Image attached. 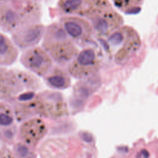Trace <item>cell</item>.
Here are the masks:
<instances>
[{
	"label": "cell",
	"mask_w": 158,
	"mask_h": 158,
	"mask_svg": "<svg viewBox=\"0 0 158 158\" xmlns=\"http://www.w3.org/2000/svg\"><path fill=\"white\" fill-rule=\"evenodd\" d=\"M40 2L12 0L0 3V26L4 33H12L30 24L41 22Z\"/></svg>",
	"instance_id": "obj_1"
},
{
	"label": "cell",
	"mask_w": 158,
	"mask_h": 158,
	"mask_svg": "<svg viewBox=\"0 0 158 158\" xmlns=\"http://www.w3.org/2000/svg\"><path fill=\"white\" fill-rule=\"evenodd\" d=\"M41 46L50 55L53 61L61 66L69 65L80 51L59 21L46 27Z\"/></svg>",
	"instance_id": "obj_2"
},
{
	"label": "cell",
	"mask_w": 158,
	"mask_h": 158,
	"mask_svg": "<svg viewBox=\"0 0 158 158\" xmlns=\"http://www.w3.org/2000/svg\"><path fill=\"white\" fill-rule=\"evenodd\" d=\"M111 57L115 63L127 62L139 49L141 44L137 31L131 26L122 25L107 38Z\"/></svg>",
	"instance_id": "obj_3"
},
{
	"label": "cell",
	"mask_w": 158,
	"mask_h": 158,
	"mask_svg": "<svg viewBox=\"0 0 158 158\" xmlns=\"http://www.w3.org/2000/svg\"><path fill=\"white\" fill-rule=\"evenodd\" d=\"M103 50L95 36L91 43L83 48L68 65L69 73L81 79L96 73L101 66Z\"/></svg>",
	"instance_id": "obj_4"
},
{
	"label": "cell",
	"mask_w": 158,
	"mask_h": 158,
	"mask_svg": "<svg viewBox=\"0 0 158 158\" xmlns=\"http://www.w3.org/2000/svg\"><path fill=\"white\" fill-rule=\"evenodd\" d=\"M36 78L31 73L1 68V98L10 99L23 88H37Z\"/></svg>",
	"instance_id": "obj_5"
},
{
	"label": "cell",
	"mask_w": 158,
	"mask_h": 158,
	"mask_svg": "<svg viewBox=\"0 0 158 158\" xmlns=\"http://www.w3.org/2000/svg\"><path fill=\"white\" fill-rule=\"evenodd\" d=\"M57 6L64 15H76L87 20L112 7L109 0H58Z\"/></svg>",
	"instance_id": "obj_6"
},
{
	"label": "cell",
	"mask_w": 158,
	"mask_h": 158,
	"mask_svg": "<svg viewBox=\"0 0 158 158\" xmlns=\"http://www.w3.org/2000/svg\"><path fill=\"white\" fill-rule=\"evenodd\" d=\"M59 22L69 37L79 46L83 48L88 45L94 38L91 23L83 17L62 15Z\"/></svg>",
	"instance_id": "obj_7"
},
{
	"label": "cell",
	"mask_w": 158,
	"mask_h": 158,
	"mask_svg": "<svg viewBox=\"0 0 158 158\" xmlns=\"http://www.w3.org/2000/svg\"><path fill=\"white\" fill-rule=\"evenodd\" d=\"M20 62L30 71L44 77L52 67L53 60L42 46H35L23 51Z\"/></svg>",
	"instance_id": "obj_8"
},
{
	"label": "cell",
	"mask_w": 158,
	"mask_h": 158,
	"mask_svg": "<svg viewBox=\"0 0 158 158\" xmlns=\"http://www.w3.org/2000/svg\"><path fill=\"white\" fill-rule=\"evenodd\" d=\"M88 20L92 25L94 35L105 38L123 25L124 23L122 16L113 7L98 13Z\"/></svg>",
	"instance_id": "obj_9"
},
{
	"label": "cell",
	"mask_w": 158,
	"mask_h": 158,
	"mask_svg": "<svg viewBox=\"0 0 158 158\" xmlns=\"http://www.w3.org/2000/svg\"><path fill=\"white\" fill-rule=\"evenodd\" d=\"M46 27L36 23L23 26L11 33V39L19 49L24 51L36 46L44 35Z\"/></svg>",
	"instance_id": "obj_10"
},
{
	"label": "cell",
	"mask_w": 158,
	"mask_h": 158,
	"mask_svg": "<svg viewBox=\"0 0 158 158\" xmlns=\"http://www.w3.org/2000/svg\"><path fill=\"white\" fill-rule=\"evenodd\" d=\"M45 123L40 118H31L25 121L20 127V136L27 145L35 146L47 133Z\"/></svg>",
	"instance_id": "obj_11"
},
{
	"label": "cell",
	"mask_w": 158,
	"mask_h": 158,
	"mask_svg": "<svg viewBox=\"0 0 158 158\" xmlns=\"http://www.w3.org/2000/svg\"><path fill=\"white\" fill-rule=\"evenodd\" d=\"M39 96L43 104L45 117H59L67 112L65 103L58 93H44Z\"/></svg>",
	"instance_id": "obj_12"
},
{
	"label": "cell",
	"mask_w": 158,
	"mask_h": 158,
	"mask_svg": "<svg viewBox=\"0 0 158 158\" xmlns=\"http://www.w3.org/2000/svg\"><path fill=\"white\" fill-rule=\"evenodd\" d=\"M70 74L61 68L52 67L49 72L44 77L46 85L51 88L56 89H65L71 84Z\"/></svg>",
	"instance_id": "obj_13"
},
{
	"label": "cell",
	"mask_w": 158,
	"mask_h": 158,
	"mask_svg": "<svg viewBox=\"0 0 158 158\" xmlns=\"http://www.w3.org/2000/svg\"><path fill=\"white\" fill-rule=\"evenodd\" d=\"M0 64L1 66H9L14 64L19 56V48L6 35L1 33Z\"/></svg>",
	"instance_id": "obj_14"
},
{
	"label": "cell",
	"mask_w": 158,
	"mask_h": 158,
	"mask_svg": "<svg viewBox=\"0 0 158 158\" xmlns=\"http://www.w3.org/2000/svg\"><path fill=\"white\" fill-rule=\"evenodd\" d=\"M114 6L127 15H135L139 13L144 0H112Z\"/></svg>",
	"instance_id": "obj_15"
},
{
	"label": "cell",
	"mask_w": 158,
	"mask_h": 158,
	"mask_svg": "<svg viewBox=\"0 0 158 158\" xmlns=\"http://www.w3.org/2000/svg\"><path fill=\"white\" fill-rule=\"evenodd\" d=\"M0 116L1 127H9L14 122V115L10 107L4 103L1 102L0 106Z\"/></svg>",
	"instance_id": "obj_16"
},
{
	"label": "cell",
	"mask_w": 158,
	"mask_h": 158,
	"mask_svg": "<svg viewBox=\"0 0 158 158\" xmlns=\"http://www.w3.org/2000/svg\"><path fill=\"white\" fill-rule=\"evenodd\" d=\"M27 144L23 143H17L14 147V152L15 157L17 158H36L35 152L31 150Z\"/></svg>",
	"instance_id": "obj_17"
},
{
	"label": "cell",
	"mask_w": 158,
	"mask_h": 158,
	"mask_svg": "<svg viewBox=\"0 0 158 158\" xmlns=\"http://www.w3.org/2000/svg\"><path fill=\"white\" fill-rule=\"evenodd\" d=\"M149 154L146 149H142L137 155V158H149Z\"/></svg>",
	"instance_id": "obj_18"
},
{
	"label": "cell",
	"mask_w": 158,
	"mask_h": 158,
	"mask_svg": "<svg viewBox=\"0 0 158 158\" xmlns=\"http://www.w3.org/2000/svg\"><path fill=\"white\" fill-rule=\"evenodd\" d=\"M12 0H1V2H9ZM24 1H38L40 2L41 0H24Z\"/></svg>",
	"instance_id": "obj_19"
}]
</instances>
